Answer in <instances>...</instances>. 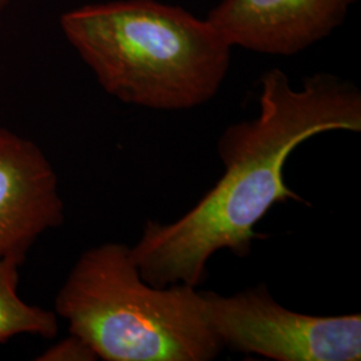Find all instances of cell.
Listing matches in <instances>:
<instances>
[{
    "instance_id": "obj_1",
    "label": "cell",
    "mask_w": 361,
    "mask_h": 361,
    "mask_svg": "<svg viewBox=\"0 0 361 361\" xmlns=\"http://www.w3.org/2000/svg\"><path fill=\"white\" fill-rule=\"evenodd\" d=\"M257 116L233 123L217 143L222 177L189 212L170 224L149 219L131 255L145 281L154 286H198L219 250L245 258L261 238L255 228L273 205L304 200L284 180L289 155L329 131H361V92L329 73L304 78L293 87L271 68L259 79Z\"/></svg>"
},
{
    "instance_id": "obj_2",
    "label": "cell",
    "mask_w": 361,
    "mask_h": 361,
    "mask_svg": "<svg viewBox=\"0 0 361 361\" xmlns=\"http://www.w3.org/2000/svg\"><path fill=\"white\" fill-rule=\"evenodd\" d=\"M59 25L101 87L137 107L182 111L207 104L232 63V46L207 19L157 0L82 6Z\"/></svg>"
},
{
    "instance_id": "obj_3",
    "label": "cell",
    "mask_w": 361,
    "mask_h": 361,
    "mask_svg": "<svg viewBox=\"0 0 361 361\" xmlns=\"http://www.w3.org/2000/svg\"><path fill=\"white\" fill-rule=\"evenodd\" d=\"M55 313L106 361H210L224 349L207 323L202 290L143 280L131 247L106 243L78 258Z\"/></svg>"
},
{
    "instance_id": "obj_4",
    "label": "cell",
    "mask_w": 361,
    "mask_h": 361,
    "mask_svg": "<svg viewBox=\"0 0 361 361\" xmlns=\"http://www.w3.org/2000/svg\"><path fill=\"white\" fill-rule=\"evenodd\" d=\"M205 314L224 348L277 361H359L361 316L288 310L258 284L222 296L202 290Z\"/></svg>"
},
{
    "instance_id": "obj_5",
    "label": "cell",
    "mask_w": 361,
    "mask_h": 361,
    "mask_svg": "<svg viewBox=\"0 0 361 361\" xmlns=\"http://www.w3.org/2000/svg\"><path fill=\"white\" fill-rule=\"evenodd\" d=\"M357 0H221L207 20L232 47L292 56L328 38Z\"/></svg>"
},
{
    "instance_id": "obj_6",
    "label": "cell",
    "mask_w": 361,
    "mask_h": 361,
    "mask_svg": "<svg viewBox=\"0 0 361 361\" xmlns=\"http://www.w3.org/2000/svg\"><path fill=\"white\" fill-rule=\"evenodd\" d=\"M65 221L56 173L38 145L0 128V258L26 259L43 233Z\"/></svg>"
},
{
    "instance_id": "obj_7",
    "label": "cell",
    "mask_w": 361,
    "mask_h": 361,
    "mask_svg": "<svg viewBox=\"0 0 361 361\" xmlns=\"http://www.w3.org/2000/svg\"><path fill=\"white\" fill-rule=\"evenodd\" d=\"M20 265L16 258H0V344L15 336L54 338L59 332L55 312L30 305L18 295Z\"/></svg>"
},
{
    "instance_id": "obj_8",
    "label": "cell",
    "mask_w": 361,
    "mask_h": 361,
    "mask_svg": "<svg viewBox=\"0 0 361 361\" xmlns=\"http://www.w3.org/2000/svg\"><path fill=\"white\" fill-rule=\"evenodd\" d=\"M38 361H95L98 356L90 344L82 337L70 334L62 341L40 353Z\"/></svg>"
},
{
    "instance_id": "obj_9",
    "label": "cell",
    "mask_w": 361,
    "mask_h": 361,
    "mask_svg": "<svg viewBox=\"0 0 361 361\" xmlns=\"http://www.w3.org/2000/svg\"><path fill=\"white\" fill-rule=\"evenodd\" d=\"M10 3H11V0H0V25H1L3 16H4V13H6L7 7L10 6Z\"/></svg>"
}]
</instances>
